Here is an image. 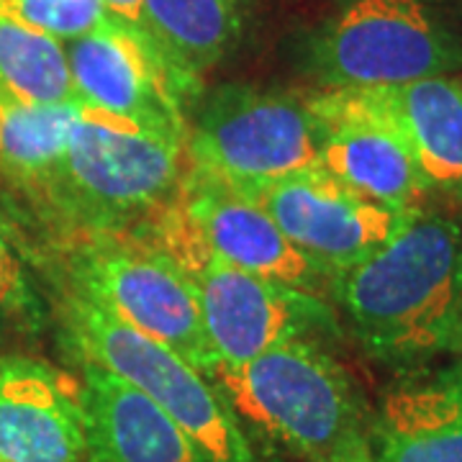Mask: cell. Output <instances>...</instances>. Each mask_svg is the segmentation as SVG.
<instances>
[{"instance_id":"cell-1","label":"cell","mask_w":462,"mask_h":462,"mask_svg":"<svg viewBox=\"0 0 462 462\" xmlns=\"http://www.w3.org/2000/svg\"><path fill=\"white\" fill-rule=\"evenodd\" d=\"M216 391L247 439L281 460L373 462V419L363 393L321 346L291 339L247 363L216 365Z\"/></svg>"},{"instance_id":"cell-2","label":"cell","mask_w":462,"mask_h":462,"mask_svg":"<svg viewBox=\"0 0 462 462\" xmlns=\"http://www.w3.org/2000/svg\"><path fill=\"white\" fill-rule=\"evenodd\" d=\"M334 281L352 329L373 357L406 363L457 345L460 224L445 216L416 211L391 242Z\"/></svg>"},{"instance_id":"cell-3","label":"cell","mask_w":462,"mask_h":462,"mask_svg":"<svg viewBox=\"0 0 462 462\" xmlns=\"http://www.w3.org/2000/svg\"><path fill=\"white\" fill-rule=\"evenodd\" d=\"M185 154L188 132L83 103L65 154L44 188L88 226L114 229L172 200Z\"/></svg>"},{"instance_id":"cell-4","label":"cell","mask_w":462,"mask_h":462,"mask_svg":"<svg viewBox=\"0 0 462 462\" xmlns=\"http://www.w3.org/2000/svg\"><path fill=\"white\" fill-rule=\"evenodd\" d=\"M152 245L178 263L196 291L200 321L216 365H242L273 346L331 324V311L314 293L291 288L221 263L203 245L178 200L165 206Z\"/></svg>"},{"instance_id":"cell-5","label":"cell","mask_w":462,"mask_h":462,"mask_svg":"<svg viewBox=\"0 0 462 462\" xmlns=\"http://www.w3.org/2000/svg\"><path fill=\"white\" fill-rule=\"evenodd\" d=\"M69 334L80 360L114 373L152 398L208 462H257L229 403L175 349L132 329L80 293L69 309Z\"/></svg>"},{"instance_id":"cell-6","label":"cell","mask_w":462,"mask_h":462,"mask_svg":"<svg viewBox=\"0 0 462 462\" xmlns=\"http://www.w3.org/2000/svg\"><path fill=\"white\" fill-rule=\"evenodd\" d=\"M324 124L311 98L231 85L188 129L193 167L242 193L321 167Z\"/></svg>"},{"instance_id":"cell-7","label":"cell","mask_w":462,"mask_h":462,"mask_svg":"<svg viewBox=\"0 0 462 462\" xmlns=\"http://www.w3.org/2000/svg\"><path fill=\"white\" fill-rule=\"evenodd\" d=\"M314 60L329 88H383L460 69L462 42L424 0H346Z\"/></svg>"},{"instance_id":"cell-8","label":"cell","mask_w":462,"mask_h":462,"mask_svg":"<svg viewBox=\"0 0 462 462\" xmlns=\"http://www.w3.org/2000/svg\"><path fill=\"white\" fill-rule=\"evenodd\" d=\"M72 275L80 296L175 349L211 378L216 360L203 331L196 291L178 263L157 245L96 242L75 257Z\"/></svg>"},{"instance_id":"cell-9","label":"cell","mask_w":462,"mask_h":462,"mask_svg":"<svg viewBox=\"0 0 462 462\" xmlns=\"http://www.w3.org/2000/svg\"><path fill=\"white\" fill-rule=\"evenodd\" d=\"M65 51L78 100L188 132L182 103L196 93L199 78L175 65L144 26L108 16L67 42Z\"/></svg>"},{"instance_id":"cell-10","label":"cell","mask_w":462,"mask_h":462,"mask_svg":"<svg viewBox=\"0 0 462 462\" xmlns=\"http://www.w3.org/2000/svg\"><path fill=\"white\" fill-rule=\"evenodd\" d=\"M252 199L331 281L391 242L419 211H398L365 199L324 167L273 182Z\"/></svg>"},{"instance_id":"cell-11","label":"cell","mask_w":462,"mask_h":462,"mask_svg":"<svg viewBox=\"0 0 462 462\" xmlns=\"http://www.w3.org/2000/svg\"><path fill=\"white\" fill-rule=\"evenodd\" d=\"M311 103L324 124L321 167L329 175L388 208H419L430 185L413 154L355 88H327Z\"/></svg>"},{"instance_id":"cell-12","label":"cell","mask_w":462,"mask_h":462,"mask_svg":"<svg viewBox=\"0 0 462 462\" xmlns=\"http://www.w3.org/2000/svg\"><path fill=\"white\" fill-rule=\"evenodd\" d=\"M175 200L203 245L221 263L309 293L331 281L282 234L260 200L226 182L193 170V175L180 182Z\"/></svg>"},{"instance_id":"cell-13","label":"cell","mask_w":462,"mask_h":462,"mask_svg":"<svg viewBox=\"0 0 462 462\" xmlns=\"http://www.w3.org/2000/svg\"><path fill=\"white\" fill-rule=\"evenodd\" d=\"M0 462H85L80 383L26 355H0Z\"/></svg>"},{"instance_id":"cell-14","label":"cell","mask_w":462,"mask_h":462,"mask_svg":"<svg viewBox=\"0 0 462 462\" xmlns=\"http://www.w3.org/2000/svg\"><path fill=\"white\" fill-rule=\"evenodd\" d=\"M85 462H208L200 447L132 383L83 360Z\"/></svg>"},{"instance_id":"cell-15","label":"cell","mask_w":462,"mask_h":462,"mask_svg":"<svg viewBox=\"0 0 462 462\" xmlns=\"http://www.w3.org/2000/svg\"><path fill=\"white\" fill-rule=\"evenodd\" d=\"M406 142L430 188H462V80L434 75L411 83L355 88Z\"/></svg>"},{"instance_id":"cell-16","label":"cell","mask_w":462,"mask_h":462,"mask_svg":"<svg viewBox=\"0 0 462 462\" xmlns=\"http://www.w3.org/2000/svg\"><path fill=\"white\" fill-rule=\"evenodd\" d=\"M373 462H462V367L385 393L373 419Z\"/></svg>"},{"instance_id":"cell-17","label":"cell","mask_w":462,"mask_h":462,"mask_svg":"<svg viewBox=\"0 0 462 462\" xmlns=\"http://www.w3.org/2000/svg\"><path fill=\"white\" fill-rule=\"evenodd\" d=\"M247 0H142L139 26L188 75L200 78L242 33Z\"/></svg>"},{"instance_id":"cell-18","label":"cell","mask_w":462,"mask_h":462,"mask_svg":"<svg viewBox=\"0 0 462 462\" xmlns=\"http://www.w3.org/2000/svg\"><path fill=\"white\" fill-rule=\"evenodd\" d=\"M83 100L21 103L0 98V167L18 180L44 188L65 154Z\"/></svg>"},{"instance_id":"cell-19","label":"cell","mask_w":462,"mask_h":462,"mask_svg":"<svg viewBox=\"0 0 462 462\" xmlns=\"http://www.w3.org/2000/svg\"><path fill=\"white\" fill-rule=\"evenodd\" d=\"M0 98L21 103L78 100L65 42L0 11Z\"/></svg>"},{"instance_id":"cell-20","label":"cell","mask_w":462,"mask_h":462,"mask_svg":"<svg viewBox=\"0 0 462 462\" xmlns=\"http://www.w3.org/2000/svg\"><path fill=\"white\" fill-rule=\"evenodd\" d=\"M0 11L60 42L93 32L111 16L103 0H0Z\"/></svg>"},{"instance_id":"cell-21","label":"cell","mask_w":462,"mask_h":462,"mask_svg":"<svg viewBox=\"0 0 462 462\" xmlns=\"http://www.w3.org/2000/svg\"><path fill=\"white\" fill-rule=\"evenodd\" d=\"M39 311L23 257L8 224L0 218V321L33 319Z\"/></svg>"},{"instance_id":"cell-22","label":"cell","mask_w":462,"mask_h":462,"mask_svg":"<svg viewBox=\"0 0 462 462\" xmlns=\"http://www.w3.org/2000/svg\"><path fill=\"white\" fill-rule=\"evenodd\" d=\"M103 5L111 16L129 23H139L142 18V0H103Z\"/></svg>"},{"instance_id":"cell-23","label":"cell","mask_w":462,"mask_h":462,"mask_svg":"<svg viewBox=\"0 0 462 462\" xmlns=\"http://www.w3.org/2000/svg\"><path fill=\"white\" fill-rule=\"evenodd\" d=\"M273 462H300V460H281V457H278V460H273Z\"/></svg>"},{"instance_id":"cell-24","label":"cell","mask_w":462,"mask_h":462,"mask_svg":"<svg viewBox=\"0 0 462 462\" xmlns=\"http://www.w3.org/2000/svg\"><path fill=\"white\" fill-rule=\"evenodd\" d=\"M460 254H462V226H460Z\"/></svg>"},{"instance_id":"cell-25","label":"cell","mask_w":462,"mask_h":462,"mask_svg":"<svg viewBox=\"0 0 462 462\" xmlns=\"http://www.w3.org/2000/svg\"><path fill=\"white\" fill-rule=\"evenodd\" d=\"M457 345L462 346V331H460V337H457Z\"/></svg>"}]
</instances>
